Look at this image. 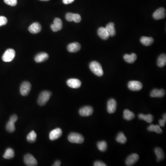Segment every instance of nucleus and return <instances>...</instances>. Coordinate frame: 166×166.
<instances>
[{
	"label": "nucleus",
	"instance_id": "obj_1",
	"mask_svg": "<svg viewBox=\"0 0 166 166\" xmlns=\"http://www.w3.org/2000/svg\"><path fill=\"white\" fill-rule=\"evenodd\" d=\"M90 68L92 72L97 76H102L104 74L102 67L99 63L96 61H93L90 63Z\"/></svg>",
	"mask_w": 166,
	"mask_h": 166
},
{
	"label": "nucleus",
	"instance_id": "obj_2",
	"mask_svg": "<svg viewBox=\"0 0 166 166\" xmlns=\"http://www.w3.org/2000/svg\"><path fill=\"white\" fill-rule=\"evenodd\" d=\"M51 93L49 91H43L40 93L38 103L40 106H44L50 100Z\"/></svg>",
	"mask_w": 166,
	"mask_h": 166
},
{
	"label": "nucleus",
	"instance_id": "obj_3",
	"mask_svg": "<svg viewBox=\"0 0 166 166\" xmlns=\"http://www.w3.org/2000/svg\"><path fill=\"white\" fill-rule=\"evenodd\" d=\"M69 142L72 143H82L84 141V138L81 134L78 133H70L68 137Z\"/></svg>",
	"mask_w": 166,
	"mask_h": 166
},
{
	"label": "nucleus",
	"instance_id": "obj_4",
	"mask_svg": "<svg viewBox=\"0 0 166 166\" xmlns=\"http://www.w3.org/2000/svg\"><path fill=\"white\" fill-rule=\"evenodd\" d=\"M15 56V52L13 49H9L6 51L2 56L3 61L5 62H10L13 60Z\"/></svg>",
	"mask_w": 166,
	"mask_h": 166
},
{
	"label": "nucleus",
	"instance_id": "obj_5",
	"mask_svg": "<svg viewBox=\"0 0 166 166\" xmlns=\"http://www.w3.org/2000/svg\"><path fill=\"white\" fill-rule=\"evenodd\" d=\"M31 84L30 83L25 81L22 84L20 88L21 94L23 96H26L29 94L31 90Z\"/></svg>",
	"mask_w": 166,
	"mask_h": 166
},
{
	"label": "nucleus",
	"instance_id": "obj_6",
	"mask_svg": "<svg viewBox=\"0 0 166 166\" xmlns=\"http://www.w3.org/2000/svg\"><path fill=\"white\" fill-rule=\"evenodd\" d=\"M24 162L28 166H36L38 165L37 160L35 158L33 155L27 154L26 155L24 158Z\"/></svg>",
	"mask_w": 166,
	"mask_h": 166
},
{
	"label": "nucleus",
	"instance_id": "obj_7",
	"mask_svg": "<svg viewBox=\"0 0 166 166\" xmlns=\"http://www.w3.org/2000/svg\"><path fill=\"white\" fill-rule=\"evenodd\" d=\"M128 87L131 91H139L143 88V84L138 81H131L128 84Z\"/></svg>",
	"mask_w": 166,
	"mask_h": 166
},
{
	"label": "nucleus",
	"instance_id": "obj_8",
	"mask_svg": "<svg viewBox=\"0 0 166 166\" xmlns=\"http://www.w3.org/2000/svg\"><path fill=\"white\" fill-rule=\"evenodd\" d=\"M93 113V109L91 106H84L82 107L79 110V114L82 116H91Z\"/></svg>",
	"mask_w": 166,
	"mask_h": 166
},
{
	"label": "nucleus",
	"instance_id": "obj_9",
	"mask_svg": "<svg viewBox=\"0 0 166 166\" xmlns=\"http://www.w3.org/2000/svg\"><path fill=\"white\" fill-rule=\"evenodd\" d=\"M63 24L62 20L59 18H55L54 21V23L51 25V29L54 32H57L62 30Z\"/></svg>",
	"mask_w": 166,
	"mask_h": 166
},
{
	"label": "nucleus",
	"instance_id": "obj_10",
	"mask_svg": "<svg viewBox=\"0 0 166 166\" xmlns=\"http://www.w3.org/2000/svg\"><path fill=\"white\" fill-rule=\"evenodd\" d=\"M66 18L68 21L71 22L73 21L76 23H79L81 21V17L79 14L72 13H68L66 14Z\"/></svg>",
	"mask_w": 166,
	"mask_h": 166
},
{
	"label": "nucleus",
	"instance_id": "obj_11",
	"mask_svg": "<svg viewBox=\"0 0 166 166\" xmlns=\"http://www.w3.org/2000/svg\"><path fill=\"white\" fill-rule=\"evenodd\" d=\"M166 16V10L163 8L158 9L153 14L154 18L156 20H161L164 18Z\"/></svg>",
	"mask_w": 166,
	"mask_h": 166
},
{
	"label": "nucleus",
	"instance_id": "obj_12",
	"mask_svg": "<svg viewBox=\"0 0 166 166\" xmlns=\"http://www.w3.org/2000/svg\"><path fill=\"white\" fill-rule=\"evenodd\" d=\"M139 159V155L136 153H134L127 157L126 161V164L127 166H131L135 164Z\"/></svg>",
	"mask_w": 166,
	"mask_h": 166
},
{
	"label": "nucleus",
	"instance_id": "obj_13",
	"mask_svg": "<svg viewBox=\"0 0 166 166\" xmlns=\"http://www.w3.org/2000/svg\"><path fill=\"white\" fill-rule=\"evenodd\" d=\"M62 134V129L60 128H57L51 131L50 133V139L52 141L55 140L61 137Z\"/></svg>",
	"mask_w": 166,
	"mask_h": 166
},
{
	"label": "nucleus",
	"instance_id": "obj_14",
	"mask_svg": "<svg viewBox=\"0 0 166 166\" xmlns=\"http://www.w3.org/2000/svg\"><path fill=\"white\" fill-rule=\"evenodd\" d=\"M117 103L116 100L111 99L109 100L107 104V110L109 114H113L116 110Z\"/></svg>",
	"mask_w": 166,
	"mask_h": 166
},
{
	"label": "nucleus",
	"instance_id": "obj_15",
	"mask_svg": "<svg viewBox=\"0 0 166 166\" xmlns=\"http://www.w3.org/2000/svg\"><path fill=\"white\" fill-rule=\"evenodd\" d=\"M68 87L72 88H79L81 87V82L79 80L76 79H70L67 81Z\"/></svg>",
	"mask_w": 166,
	"mask_h": 166
},
{
	"label": "nucleus",
	"instance_id": "obj_16",
	"mask_svg": "<svg viewBox=\"0 0 166 166\" xmlns=\"http://www.w3.org/2000/svg\"><path fill=\"white\" fill-rule=\"evenodd\" d=\"M42 29L41 25L39 23L35 22L31 24L29 26L28 30L32 34H37L40 32Z\"/></svg>",
	"mask_w": 166,
	"mask_h": 166
},
{
	"label": "nucleus",
	"instance_id": "obj_17",
	"mask_svg": "<svg viewBox=\"0 0 166 166\" xmlns=\"http://www.w3.org/2000/svg\"><path fill=\"white\" fill-rule=\"evenodd\" d=\"M81 49V45L78 43H70L67 46V50L71 53L78 52Z\"/></svg>",
	"mask_w": 166,
	"mask_h": 166
},
{
	"label": "nucleus",
	"instance_id": "obj_18",
	"mask_svg": "<svg viewBox=\"0 0 166 166\" xmlns=\"http://www.w3.org/2000/svg\"><path fill=\"white\" fill-rule=\"evenodd\" d=\"M97 33L98 36L103 40H107L109 38V35L104 27H100L97 31Z\"/></svg>",
	"mask_w": 166,
	"mask_h": 166
},
{
	"label": "nucleus",
	"instance_id": "obj_19",
	"mask_svg": "<svg viewBox=\"0 0 166 166\" xmlns=\"http://www.w3.org/2000/svg\"><path fill=\"white\" fill-rule=\"evenodd\" d=\"M165 95V91L163 89L158 90V89H154L151 92L150 96L152 97H163Z\"/></svg>",
	"mask_w": 166,
	"mask_h": 166
},
{
	"label": "nucleus",
	"instance_id": "obj_20",
	"mask_svg": "<svg viewBox=\"0 0 166 166\" xmlns=\"http://www.w3.org/2000/svg\"><path fill=\"white\" fill-rule=\"evenodd\" d=\"M49 58V55L48 54L44 52L39 53L35 57V62L38 63L42 62L46 60Z\"/></svg>",
	"mask_w": 166,
	"mask_h": 166
},
{
	"label": "nucleus",
	"instance_id": "obj_21",
	"mask_svg": "<svg viewBox=\"0 0 166 166\" xmlns=\"http://www.w3.org/2000/svg\"><path fill=\"white\" fill-rule=\"evenodd\" d=\"M105 29L107 30L109 36L114 37L116 35V31L115 27H114V23L110 22V23L107 24V26L105 27Z\"/></svg>",
	"mask_w": 166,
	"mask_h": 166
},
{
	"label": "nucleus",
	"instance_id": "obj_22",
	"mask_svg": "<svg viewBox=\"0 0 166 166\" xmlns=\"http://www.w3.org/2000/svg\"><path fill=\"white\" fill-rule=\"evenodd\" d=\"M137 58V55L134 53H132L131 55L126 54L124 56V59L126 62L132 64L136 61Z\"/></svg>",
	"mask_w": 166,
	"mask_h": 166
},
{
	"label": "nucleus",
	"instance_id": "obj_23",
	"mask_svg": "<svg viewBox=\"0 0 166 166\" xmlns=\"http://www.w3.org/2000/svg\"><path fill=\"white\" fill-rule=\"evenodd\" d=\"M155 153L157 157V161L160 162L164 159L165 155L162 150L161 148H156L154 150Z\"/></svg>",
	"mask_w": 166,
	"mask_h": 166
},
{
	"label": "nucleus",
	"instance_id": "obj_24",
	"mask_svg": "<svg viewBox=\"0 0 166 166\" xmlns=\"http://www.w3.org/2000/svg\"><path fill=\"white\" fill-rule=\"evenodd\" d=\"M138 118L140 120L146 121V122L149 123H152L154 121V117L152 114H150L145 115L142 114H140L138 115Z\"/></svg>",
	"mask_w": 166,
	"mask_h": 166
},
{
	"label": "nucleus",
	"instance_id": "obj_25",
	"mask_svg": "<svg viewBox=\"0 0 166 166\" xmlns=\"http://www.w3.org/2000/svg\"><path fill=\"white\" fill-rule=\"evenodd\" d=\"M140 42L143 45L148 46L153 43L154 39L151 37H142L140 39Z\"/></svg>",
	"mask_w": 166,
	"mask_h": 166
},
{
	"label": "nucleus",
	"instance_id": "obj_26",
	"mask_svg": "<svg viewBox=\"0 0 166 166\" xmlns=\"http://www.w3.org/2000/svg\"><path fill=\"white\" fill-rule=\"evenodd\" d=\"M135 117V114L128 109H125L123 112V118L127 121H131Z\"/></svg>",
	"mask_w": 166,
	"mask_h": 166
},
{
	"label": "nucleus",
	"instance_id": "obj_27",
	"mask_svg": "<svg viewBox=\"0 0 166 166\" xmlns=\"http://www.w3.org/2000/svg\"><path fill=\"white\" fill-rule=\"evenodd\" d=\"M157 66L160 67H162L166 65V55L165 54H162L160 55L157 60Z\"/></svg>",
	"mask_w": 166,
	"mask_h": 166
},
{
	"label": "nucleus",
	"instance_id": "obj_28",
	"mask_svg": "<svg viewBox=\"0 0 166 166\" xmlns=\"http://www.w3.org/2000/svg\"><path fill=\"white\" fill-rule=\"evenodd\" d=\"M148 131L150 132H155L157 133H162V130L161 128L159 125H151L148 127Z\"/></svg>",
	"mask_w": 166,
	"mask_h": 166
},
{
	"label": "nucleus",
	"instance_id": "obj_29",
	"mask_svg": "<svg viewBox=\"0 0 166 166\" xmlns=\"http://www.w3.org/2000/svg\"><path fill=\"white\" fill-rule=\"evenodd\" d=\"M14 156V152L11 148H8L6 150L4 155V158L6 159H10Z\"/></svg>",
	"mask_w": 166,
	"mask_h": 166
},
{
	"label": "nucleus",
	"instance_id": "obj_30",
	"mask_svg": "<svg viewBox=\"0 0 166 166\" xmlns=\"http://www.w3.org/2000/svg\"><path fill=\"white\" fill-rule=\"evenodd\" d=\"M116 140L119 143L124 144L127 141V138L122 132H120L118 134Z\"/></svg>",
	"mask_w": 166,
	"mask_h": 166
},
{
	"label": "nucleus",
	"instance_id": "obj_31",
	"mask_svg": "<svg viewBox=\"0 0 166 166\" xmlns=\"http://www.w3.org/2000/svg\"><path fill=\"white\" fill-rule=\"evenodd\" d=\"M37 134L34 131H32L27 135V141L30 143L34 142L37 139Z\"/></svg>",
	"mask_w": 166,
	"mask_h": 166
},
{
	"label": "nucleus",
	"instance_id": "obj_32",
	"mask_svg": "<svg viewBox=\"0 0 166 166\" xmlns=\"http://www.w3.org/2000/svg\"><path fill=\"white\" fill-rule=\"evenodd\" d=\"M97 148L101 151L105 152L107 150V143L105 141L98 142L97 143Z\"/></svg>",
	"mask_w": 166,
	"mask_h": 166
},
{
	"label": "nucleus",
	"instance_id": "obj_33",
	"mask_svg": "<svg viewBox=\"0 0 166 166\" xmlns=\"http://www.w3.org/2000/svg\"><path fill=\"white\" fill-rule=\"evenodd\" d=\"M6 129L8 132L10 133H13L15 130V126L14 123L12 122L11 121H9L6 125Z\"/></svg>",
	"mask_w": 166,
	"mask_h": 166
},
{
	"label": "nucleus",
	"instance_id": "obj_34",
	"mask_svg": "<svg viewBox=\"0 0 166 166\" xmlns=\"http://www.w3.org/2000/svg\"><path fill=\"white\" fill-rule=\"evenodd\" d=\"M5 3L8 5L15 6L17 4V0H4Z\"/></svg>",
	"mask_w": 166,
	"mask_h": 166
},
{
	"label": "nucleus",
	"instance_id": "obj_35",
	"mask_svg": "<svg viewBox=\"0 0 166 166\" xmlns=\"http://www.w3.org/2000/svg\"><path fill=\"white\" fill-rule=\"evenodd\" d=\"M7 22H8V20L5 17L0 16V26L6 25Z\"/></svg>",
	"mask_w": 166,
	"mask_h": 166
},
{
	"label": "nucleus",
	"instance_id": "obj_36",
	"mask_svg": "<svg viewBox=\"0 0 166 166\" xmlns=\"http://www.w3.org/2000/svg\"><path fill=\"white\" fill-rule=\"evenodd\" d=\"M94 166H106L107 165L105 164L104 163L101 161H97L95 162L94 163Z\"/></svg>",
	"mask_w": 166,
	"mask_h": 166
},
{
	"label": "nucleus",
	"instance_id": "obj_37",
	"mask_svg": "<svg viewBox=\"0 0 166 166\" xmlns=\"http://www.w3.org/2000/svg\"><path fill=\"white\" fill-rule=\"evenodd\" d=\"M18 120V116L16 115V114H14L13 116H12L10 117V120L9 121H12V122L15 123V122H16Z\"/></svg>",
	"mask_w": 166,
	"mask_h": 166
},
{
	"label": "nucleus",
	"instance_id": "obj_38",
	"mask_svg": "<svg viewBox=\"0 0 166 166\" xmlns=\"http://www.w3.org/2000/svg\"><path fill=\"white\" fill-rule=\"evenodd\" d=\"M166 121V120H165L164 119L160 120L159 121V124L160 126H162V127L165 126Z\"/></svg>",
	"mask_w": 166,
	"mask_h": 166
},
{
	"label": "nucleus",
	"instance_id": "obj_39",
	"mask_svg": "<svg viewBox=\"0 0 166 166\" xmlns=\"http://www.w3.org/2000/svg\"><path fill=\"white\" fill-rule=\"evenodd\" d=\"M75 0H62L63 3L65 4H71Z\"/></svg>",
	"mask_w": 166,
	"mask_h": 166
},
{
	"label": "nucleus",
	"instance_id": "obj_40",
	"mask_svg": "<svg viewBox=\"0 0 166 166\" xmlns=\"http://www.w3.org/2000/svg\"><path fill=\"white\" fill-rule=\"evenodd\" d=\"M61 165V162L60 161H56L54 163V165L53 166H60Z\"/></svg>",
	"mask_w": 166,
	"mask_h": 166
},
{
	"label": "nucleus",
	"instance_id": "obj_41",
	"mask_svg": "<svg viewBox=\"0 0 166 166\" xmlns=\"http://www.w3.org/2000/svg\"><path fill=\"white\" fill-rule=\"evenodd\" d=\"M163 119H165V120H166V114H163Z\"/></svg>",
	"mask_w": 166,
	"mask_h": 166
},
{
	"label": "nucleus",
	"instance_id": "obj_42",
	"mask_svg": "<svg viewBox=\"0 0 166 166\" xmlns=\"http://www.w3.org/2000/svg\"><path fill=\"white\" fill-rule=\"evenodd\" d=\"M40 1H50V0H40Z\"/></svg>",
	"mask_w": 166,
	"mask_h": 166
}]
</instances>
